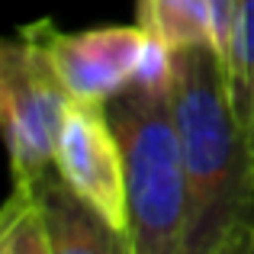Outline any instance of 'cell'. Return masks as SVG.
I'll list each match as a JSON object with an SVG mask.
<instances>
[{
  "mask_svg": "<svg viewBox=\"0 0 254 254\" xmlns=\"http://www.w3.org/2000/svg\"><path fill=\"white\" fill-rule=\"evenodd\" d=\"M171 113L190 196V254H216L254 222V164L235 123L225 62L206 45L174 52Z\"/></svg>",
  "mask_w": 254,
  "mask_h": 254,
  "instance_id": "1",
  "label": "cell"
},
{
  "mask_svg": "<svg viewBox=\"0 0 254 254\" xmlns=\"http://www.w3.org/2000/svg\"><path fill=\"white\" fill-rule=\"evenodd\" d=\"M103 106L126 155V235L132 254H190V196L171 90L129 84Z\"/></svg>",
  "mask_w": 254,
  "mask_h": 254,
  "instance_id": "2",
  "label": "cell"
},
{
  "mask_svg": "<svg viewBox=\"0 0 254 254\" xmlns=\"http://www.w3.org/2000/svg\"><path fill=\"white\" fill-rule=\"evenodd\" d=\"M52 19L19 26L0 45V116L10 148L13 184L32 187L55 168L71 93L49 52Z\"/></svg>",
  "mask_w": 254,
  "mask_h": 254,
  "instance_id": "3",
  "label": "cell"
},
{
  "mask_svg": "<svg viewBox=\"0 0 254 254\" xmlns=\"http://www.w3.org/2000/svg\"><path fill=\"white\" fill-rule=\"evenodd\" d=\"M55 174L100 219L126 232V155L103 103L71 100L55 148Z\"/></svg>",
  "mask_w": 254,
  "mask_h": 254,
  "instance_id": "4",
  "label": "cell"
},
{
  "mask_svg": "<svg viewBox=\"0 0 254 254\" xmlns=\"http://www.w3.org/2000/svg\"><path fill=\"white\" fill-rule=\"evenodd\" d=\"M145 45L142 26H97L62 32L49 26V52L74 100L106 103L132 84Z\"/></svg>",
  "mask_w": 254,
  "mask_h": 254,
  "instance_id": "5",
  "label": "cell"
},
{
  "mask_svg": "<svg viewBox=\"0 0 254 254\" xmlns=\"http://www.w3.org/2000/svg\"><path fill=\"white\" fill-rule=\"evenodd\" d=\"M138 26L164 45H206L225 62L238 19V0H135Z\"/></svg>",
  "mask_w": 254,
  "mask_h": 254,
  "instance_id": "6",
  "label": "cell"
},
{
  "mask_svg": "<svg viewBox=\"0 0 254 254\" xmlns=\"http://www.w3.org/2000/svg\"><path fill=\"white\" fill-rule=\"evenodd\" d=\"M32 190L42 203L55 254H132L129 235L100 219L81 196H74L58 180L55 171L36 180Z\"/></svg>",
  "mask_w": 254,
  "mask_h": 254,
  "instance_id": "7",
  "label": "cell"
},
{
  "mask_svg": "<svg viewBox=\"0 0 254 254\" xmlns=\"http://www.w3.org/2000/svg\"><path fill=\"white\" fill-rule=\"evenodd\" d=\"M225 81L235 123L254 164V0H238V19L225 55Z\"/></svg>",
  "mask_w": 254,
  "mask_h": 254,
  "instance_id": "8",
  "label": "cell"
},
{
  "mask_svg": "<svg viewBox=\"0 0 254 254\" xmlns=\"http://www.w3.org/2000/svg\"><path fill=\"white\" fill-rule=\"evenodd\" d=\"M0 254H55L42 203L32 187L13 184L0 216Z\"/></svg>",
  "mask_w": 254,
  "mask_h": 254,
  "instance_id": "9",
  "label": "cell"
},
{
  "mask_svg": "<svg viewBox=\"0 0 254 254\" xmlns=\"http://www.w3.org/2000/svg\"><path fill=\"white\" fill-rule=\"evenodd\" d=\"M216 254H254V222L242 225Z\"/></svg>",
  "mask_w": 254,
  "mask_h": 254,
  "instance_id": "10",
  "label": "cell"
}]
</instances>
